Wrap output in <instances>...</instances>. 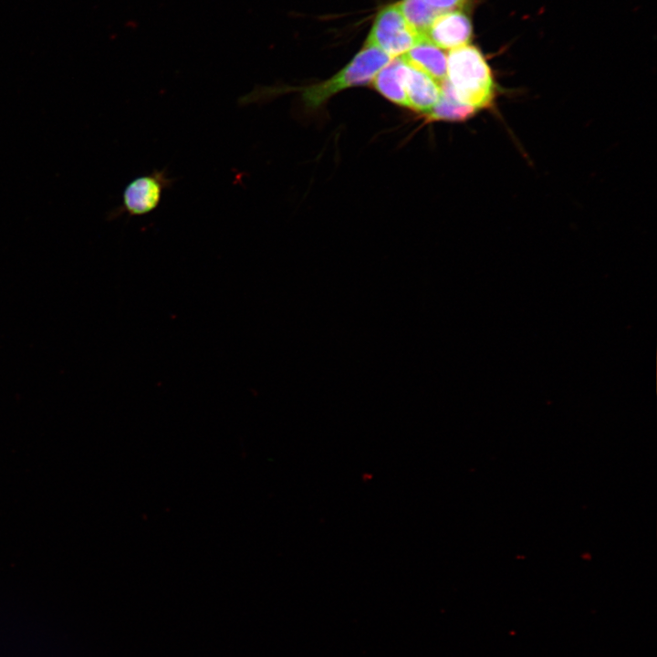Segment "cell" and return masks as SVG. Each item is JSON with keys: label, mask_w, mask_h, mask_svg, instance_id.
I'll return each mask as SVG.
<instances>
[{"label": "cell", "mask_w": 657, "mask_h": 657, "mask_svg": "<svg viewBox=\"0 0 657 657\" xmlns=\"http://www.w3.org/2000/svg\"><path fill=\"white\" fill-rule=\"evenodd\" d=\"M445 78L455 99L464 105L482 110L495 100L496 88L491 68L474 46L468 44L450 51Z\"/></svg>", "instance_id": "cell-1"}, {"label": "cell", "mask_w": 657, "mask_h": 657, "mask_svg": "<svg viewBox=\"0 0 657 657\" xmlns=\"http://www.w3.org/2000/svg\"><path fill=\"white\" fill-rule=\"evenodd\" d=\"M391 59L380 49L364 45L352 60L329 79L302 89V102L307 109L314 110L340 90L368 84Z\"/></svg>", "instance_id": "cell-2"}, {"label": "cell", "mask_w": 657, "mask_h": 657, "mask_svg": "<svg viewBox=\"0 0 657 657\" xmlns=\"http://www.w3.org/2000/svg\"><path fill=\"white\" fill-rule=\"evenodd\" d=\"M423 37L409 26L396 3L379 11L365 45L394 58L404 55Z\"/></svg>", "instance_id": "cell-3"}, {"label": "cell", "mask_w": 657, "mask_h": 657, "mask_svg": "<svg viewBox=\"0 0 657 657\" xmlns=\"http://www.w3.org/2000/svg\"><path fill=\"white\" fill-rule=\"evenodd\" d=\"M173 182L165 169L134 178L123 190L121 204L112 210L108 218L114 219L123 214L131 217L150 214L159 206L163 192L171 188Z\"/></svg>", "instance_id": "cell-4"}, {"label": "cell", "mask_w": 657, "mask_h": 657, "mask_svg": "<svg viewBox=\"0 0 657 657\" xmlns=\"http://www.w3.org/2000/svg\"><path fill=\"white\" fill-rule=\"evenodd\" d=\"M473 35L469 17L459 10L438 14L424 37L441 49H455L468 45Z\"/></svg>", "instance_id": "cell-5"}, {"label": "cell", "mask_w": 657, "mask_h": 657, "mask_svg": "<svg viewBox=\"0 0 657 657\" xmlns=\"http://www.w3.org/2000/svg\"><path fill=\"white\" fill-rule=\"evenodd\" d=\"M405 92L408 108L425 113L431 111L442 97L438 82L410 65L405 77Z\"/></svg>", "instance_id": "cell-6"}, {"label": "cell", "mask_w": 657, "mask_h": 657, "mask_svg": "<svg viewBox=\"0 0 657 657\" xmlns=\"http://www.w3.org/2000/svg\"><path fill=\"white\" fill-rule=\"evenodd\" d=\"M408 65L424 72L436 82H443L447 73V56L425 37L401 56Z\"/></svg>", "instance_id": "cell-7"}, {"label": "cell", "mask_w": 657, "mask_h": 657, "mask_svg": "<svg viewBox=\"0 0 657 657\" xmlns=\"http://www.w3.org/2000/svg\"><path fill=\"white\" fill-rule=\"evenodd\" d=\"M408 65L401 57L391 58L374 77L372 87L386 99L408 108L405 77Z\"/></svg>", "instance_id": "cell-8"}, {"label": "cell", "mask_w": 657, "mask_h": 657, "mask_svg": "<svg viewBox=\"0 0 657 657\" xmlns=\"http://www.w3.org/2000/svg\"><path fill=\"white\" fill-rule=\"evenodd\" d=\"M442 97L435 107L426 113V119L433 120L464 121L473 117L476 110L474 108L459 102L446 80L441 82Z\"/></svg>", "instance_id": "cell-9"}, {"label": "cell", "mask_w": 657, "mask_h": 657, "mask_svg": "<svg viewBox=\"0 0 657 657\" xmlns=\"http://www.w3.org/2000/svg\"><path fill=\"white\" fill-rule=\"evenodd\" d=\"M398 5L409 26L422 36H424L434 17L441 13L423 0H402Z\"/></svg>", "instance_id": "cell-10"}, {"label": "cell", "mask_w": 657, "mask_h": 657, "mask_svg": "<svg viewBox=\"0 0 657 657\" xmlns=\"http://www.w3.org/2000/svg\"><path fill=\"white\" fill-rule=\"evenodd\" d=\"M430 6L439 12L456 10L463 5L466 0H423Z\"/></svg>", "instance_id": "cell-11"}]
</instances>
